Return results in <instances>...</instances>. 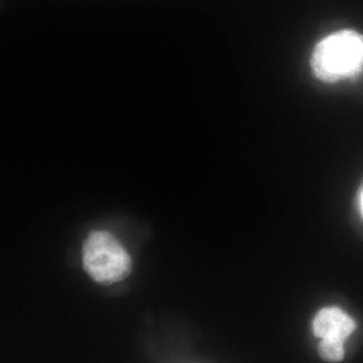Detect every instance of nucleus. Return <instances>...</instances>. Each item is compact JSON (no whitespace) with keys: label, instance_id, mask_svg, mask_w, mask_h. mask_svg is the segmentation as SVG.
Wrapping results in <instances>:
<instances>
[{"label":"nucleus","instance_id":"nucleus-1","mask_svg":"<svg viewBox=\"0 0 363 363\" xmlns=\"http://www.w3.org/2000/svg\"><path fill=\"white\" fill-rule=\"evenodd\" d=\"M313 76L335 84L358 77L363 72V35L352 30H342L322 39L311 58Z\"/></svg>","mask_w":363,"mask_h":363},{"label":"nucleus","instance_id":"nucleus-2","mask_svg":"<svg viewBox=\"0 0 363 363\" xmlns=\"http://www.w3.org/2000/svg\"><path fill=\"white\" fill-rule=\"evenodd\" d=\"M84 268L100 284L111 286L124 280L132 271L128 252L108 232H93L84 244Z\"/></svg>","mask_w":363,"mask_h":363},{"label":"nucleus","instance_id":"nucleus-3","mask_svg":"<svg viewBox=\"0 0 363 363\" xmlns=\"http://www.w3.org/2000/svg\"><path fill=\"white\" fill-rule=\"evenodd\" d=\"M312 328L315 337L345 342L355 331L357 325L354 319L340 308L327 307L316 313Z\"/></svg>","mask_w":363,"mask_h":363},{"label":"nucleus","instance_id":"nucleus-4","mask_svg":"<svg viewBox=\"0 0 363 363\" xmlns=\"http://www.w3.org/2000/svg\"><path fill=\"white\" fill-rule=\"evenodd\" d=\"M318 350L320 358L327 362H339L345 358V342L337 339H322Z\"/></svg>","mask_w":363,"mask_h":363},{"label":"nucleus","instance_id":"nucleus-5","mask_svg":"<svg viewBox=\"0 0 363 363\" xmlns=\"http://www.w3.org/2000/svg\"><path fill=\"white\" fill-rule=\"evenodd\" d=\"M359 203H361V211H362L363 216V189L362 191H361V201H359Z\"/></svg>","mask_w":363,"mask_h":363}]
</instances>
